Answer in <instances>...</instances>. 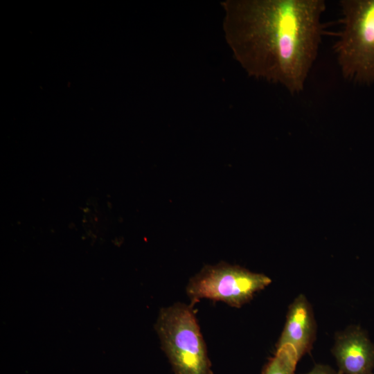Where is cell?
<instances>
[{
	"instance_id": "obj_6",
	"label": "cell",
	"mask_w": 374,
	"mask_h": 374,
	"mask_svg": "<svg viewBox=\"0 0 374 374\" xmlns=\"http://www.w3.org/2000/svg\"><path fill=\"white\" fill-rule=\"evenodd\" d=\"M316 321L306 296L301 294L290 304L276 349L290 346L300 359L312 347L316 337Z\"/></svg>"
},
{
	"instance_id": "obj_2",
	"label": "cell",
	"mask_w": 374,
	"mask_h": 374,
	"mask_svg": "<svg viewBox=\"0 0 374 374\" xmlns=\"http://www.w3.org/2000/svg\"><path fill=\"white\" fill-rule=\"evenodd\" d=\"M342 28L334 46L342 76L374 82V0H341Z\"/></svg>"
},
{
	"instance_id": "obj_5",
	"label": "cell",
	"mask_w": 374,
	"mask_h": 374,
	"mask_svg": "<svg viewBox=\"0 0 374 374\" xmlns=\"http://www.w3.org/2000/svg\"><path fill=\"white\" fill-rule=\"evenodd\" d=\"M332 353L341 374H374V344L360 326L337 333Z\"/></svg>"
},
{
	"instance_id": "obj_1",
	"label": "cell",
	"mask_w": 374,
	"mask_h": 374,
	"mask_svg": "<svg viewBox=\"0 0 374 374\" xmlns=\"http://www.w3.org/2000/svg\"><path fill=\"white\" fill-rule=\"evenodd\" d=\"M223 31L247 73L278 84L291 94L304 89L321 41L324 0H226Z\"/></svg>"
},
{
	"instance_id": "obj_8",
	"label": "cell",
	"mask_w": 374,
	"mask_h": 374,
	"mask_svg": "<svg viewBox=\"0 0 374 374\" xmlns=\"http://www.w3.org/2000/svg\"><path fill=\"white\" fill-rule=\"evenodd\" d=\"M305 374H341L328 365L317 364L312 370Z\"/></svg>"
},
{
	"instance_id": "obj_3",
	"label": "cell",
	"mask_w": 374,
	"mask_h": 374,
	"mask_svg": "<svg viewBox=\"0 0 374 374\" xmlns=\"http://www.w3.org/2000/svg\"><path fill=\"white\" fill-rule=\"evenodd\" d=\"M156 330L175 374H213L192 305L176 303L161 309Z\"/></svg>"
},
{
	"instance_id": "obj_7",
	"label": "cell",
	"mask_w": 374,
	"mask_h": 374,
	"mask_svg": "<svg viewBox=\"0 0 374 374\" xmlns=\"http://www.w3.org/2000/svg\"><path fill=\"white\" fill-rule=\"evenodd\" d=\"M298 362L294 350L290 346H284L276 349L260 374H294Z\"/></svg>"
},
{
	"instance_id": "obj_4",
	"label": "cell",
	"mask_w": 374,
	"mask_h": 374,
	"mask_svg": "<svg viewBox=\"0 0 374 374\" xmlns=\"http://www.w3.org/2000/svg\"><path fill=\"white\" fill-rule=\"evenodd\" d=\"M271 283L263 274L222 262L204 267L190 279L186 290L191 304L206 299L240 308Z\"/></svg>"
}]
</instances>
